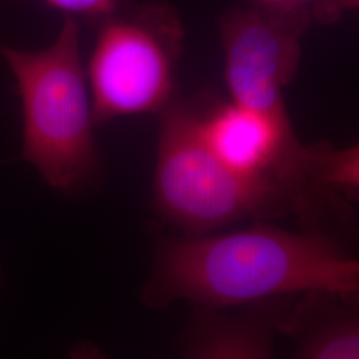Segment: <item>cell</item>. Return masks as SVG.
<instances>
[{
    "mask_svg": "<svg viewBox=\"0 0 359 359\" xmlns=\"http://www.w3.org/2000/svg\"><path fill=\"white\" fill-rule=\"evenodd\" d=\"M294 297L237 306L192 305L177 351L188 359L274 358L280 325Z\"/></svg>",
    "mask_w": 359,
    "mask_h": 359,
    "instance_id": "8992f818",
    "label": "cell"
},
{
    "mask_svg": "<svg viewBox=\"0 0 359 359\" xmlns=\"http://www.w3.org/2000/svg\"><path fill=\"white\" fill-rule=\"evenodd\" d=\"M198 109L173 99L160 112L154 177L160 217L188 236L213 233L245 218L295 216L304 229L320 228V213L302 193L280 180L246 177L226 167L200 135Z\"/></svg>",
    "mask_w": 359,
    "mask_h": 359,
    "instance_id": "7a4b0ae2",
    "label": "cell"
},
{
    "mask_svg": "<svg viewBox=\"0 0 359 359\" xmlns=\"http://www.w3.org/2000/svg\"><path fill=\"white\" fill-rule=\"evenodd\" d=\"M184 26L167 3L123 4L97 22L86 75L96 126L160 114L175 97Z\"/></svg>",
    "mask_w": 359,
    "mask_h": 359,
    "instance_id": "277c9868",
    "label": "cell"
},
{
    "mask_svg": "<svg viewBox=\"0 0 359 359\" xmlns=\"http://www.w3.org/2000/svg\"><path fill=\"white\" fill-rule=\"evenodd\" d=\"M313 289L359 294L358 259L333 233L258 221L224 234L161 236L140 297L164 310L179 301L237 306Z\"/></svg>",
    "mask_w": 359,
    "mask_h": 359,
    "instance_id": "6da1fadb",
    "label": "cell"
},
{
    "mask_svg": "<svg viewBox=\"0 0 359 359\" xmlns=\"http://www.w3.org/2000/svg\"><path fill=\"white\" fill-rule=\"evenodd\" d=\"M0 283H1V277H0Z\"/></svg>",
    "mask_w": 359,
    "mask_h": 359,
    "instance_id": "8fae6325",
    "label": "cell"
},
{
    "mask_svg": "<svg viewBox=\"0 0 359 359\" xmlns=\"http://www.w3.org/2000/svg\"><path fill=\"white\" fill-rule=\"evenodd\" d=\"M358 294L313 289L295 295L280 335L293 344L295 358L358 359Z\"/></svg>",
    "mask_w": 359,
    "mask_h": 359,
    "instance_id": "52a82bcc",
    "label": "cell"
},
{
    "mask_svg": "<svg viewBox=\"0 0 359 359\" xmlns=\"http://www.w3.org/2000/svg\"><path fill=\"white\" fill-rule=\"evenodd\" d=\"M257 7L308 26L317 16H334L351 8L357 0H256Z\"/></svg>",
    "mask_w": 359,
    "mask_h": 359,
    "instance_id": "9c48e42d",
    "label": "cell"
},
{
    "mask_svg": "<svg viewBox=\"0 0 359 359\" xmlns=\"http://www.w3.org/2000/svg\"><path fill=\"white\" fill-rule=\"evenodd\" d=\"M55 11L75 19L99 22L124 4L123 0H40Z\"/></svg>",
    "mask_w": 359,
    "mask_h": 359,
    "instance_id": "30bf717a",
    "label": "cell"
},
{
    "mask_svg": "<svg viewBox=\"0 0 359 359\" xmlns=\"http://www.w3.org/2000/svg\"><path fill=\"white\" fill-rule=\"evenodd\" d=\"M309 182L337 204L347 206L358 201V145L337 148L327 142L306 147Z\"/></svg>",
    "mask_w": 359,
    "mask_h": 359,
    "instance_id": "ba28073f",
    "label": "cell"
},
{
    "mask_svg": "<svg viewBox=\"0 0 359 359\" xmlns=\"http://www.w3.org/2000/svg\"><path fill=\"white\" fill-rule=\"evenodd\" d=\"M305 27L259 7L225 15L219 31L231 102L289 117L283 92L298 74Z\"/></svg>",
    "mask_w": 359,
    "mask_h": 359,
    "instance_id": "5b68a950",
    "label": "cell"
},
{
    "mask_svg": "<svg viewBox=\"0 0 359 359\" xmlns=\"http://www.w3.org/2000/svg\"><path fill=\"white\" fill-rule=\"evenodd\" d=\"M22 104L20 157L52 189L65 196L88 192L103 175L80 23L65 16L56 39L41 50L0 44Z\"/></svg>",
    "mask_w": 359,
    "mask_h": 359,
    "instance_id": "3957f363",
    "label": "cell"
}]
</instances>
